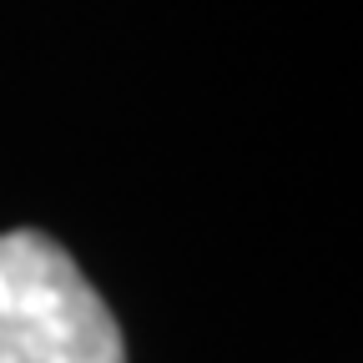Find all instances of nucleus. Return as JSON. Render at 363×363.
<instances>
[{
    "mask_svg": "<svg viewBox=\"0 0 363 363\" xmlns=\"http://www.w3.org/2000/svg\"><path fill=\"white\" fill-rule=\"evenodd\" d=\"M0 363H126L111 308L35 227L0 233Z\"/></svg>",
    "mask_w": 363,
    "mask_h": 363,
    "instance_id": "f257e3e1",
    "label": "nucleus"
}]
</instances>
